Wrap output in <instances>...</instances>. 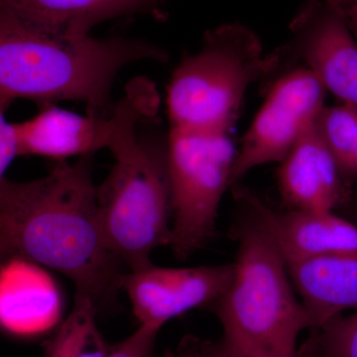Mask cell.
<instances>
[{"mask_svg":"<svg viewBox=\"0 0 357 357\" xmlns=\"http://www.w3.org/2000/svg\"><path fill=\"white\" fill-rule=\"evenodd\" d=\"M158 333L151 326H139L128 338L112 345L107 357H152Z\"/></svg>","mask_w":357,"mask_h":357,"instance_id":"cell-18","label":"cell"},{"mask_svg":"<svg viewBox=\"0 0 357 357\" xmlns=\"http://www.w3.org/2000/svg\"><path fill=\"white\" fill-rule=\"evenodd\" d=\"M234 273V263L188 268L151 264L122 273L119 289L128 295L139 326L160 331L171 319L217 302L229 288Z\"/></svg>","mask_w":357,"mask_h":357,"instance_id":"cell-10","label":"cell"},{"mask_svg":"<svg viewBox=\"0 0 357 357\" xmlns=\"http://www.w3.org/2000/svg\"><path fill=\"white\" fill-rule=\"evenodd\" d=\"M98 310L89 296L76 291L72 311L47 342L45 357H107L112 345L98 330Z\"/></svg>","mask_w":357,"mask_h":357,"instance_id":"cell-15","label":"cell"},{"mask_svg":"<svg viewBox=\"0 0 357 357\" xmlns=\"http://www.w3.org/2000/svg\"><path fill=\"white\" fill-rule=\"evenodd\" d=\"M312 332L298 356L357 357V311L340 314Z\"/></svg>","mask_w":357,"mask_h":357,"instance_id":"cell-17","label":"cell"},{"mask_svg":"<svg viewBox=\"0 0 357 357\" xmlns=\"http://www.w3.org/2000/svg\"><path fill=\"white\" fill-rule=\"evenodd\" d=\"M344 178L314 122L281 162L279 191L289 210L333 211L347 195Z\"/></svg>","mask_w":357,"mask_h":357,"instance_id":"cell-11","label":"cell"},{"mask_svg":"<svg viewBox=\"0 0 357 357\" xmlns=\"http://www.w3.org/2000/svg\"><path fill=\"white\" fill-rule=\"evenodd\" d=\"M289 41L276 53V77L296 67L316 75L326 91L357 107V43L344 18L319 0H307L290 24Z\"/></svg>","mask_w":357,"mask_h":357,"instance_id":"cell-9","label":"cell"},{"mask_svg":"<svg viewBox=\"0 0 357 357\" xmlns=\"http://www.w3.org/2000/svg\"><path fill=\"white\" fill-rule=\"evenodd\" d=\"M159 105L156 86L146 77L129 83L110 116H83L45 103L31 119L14 123L20 156L36 155L61 161L102 149L119 153L139 140L140 122L153 117Z\"/></svg>","mask_w":357,"mask_h":357,"instance_id":"cell-7","label":"cell"},{"mask_svg":"<svg viewBox=\"0 0 357 357\" xmlns=\"http://www.w3.org/2000/svg\"><path fill=\"white\" fill-rule=\"evenodd\" d=\"M168 54L137 39L53 34L0 6V110L18 98L40 103L75 100L86 114L107 117L115 79L140 61L165 62Z\"/></svg>","mask_w":357,"mask_h":357,"instance_id":"cell-2","label":"cell"},{"mask_svg":"<svg viewBox=\"0 0 357 357\" xmlns=\"http://www.w3.org/2000/svg\"><path fill=\"white\" fill-rule=\"evenodd\" d=\"M244 210L231 283L215 302L222 342L236 357L298 356L297 340L311 321L298 300L287 262L248 190L236 188Z\"/></svg>","mask_w":357,"mask_h":357,"instance_id":"cell-3","label":"cell"},{"mask_svg":"<svg viewBox=\"0 0 357 357\" xmlns=\"http://www.w3.org/2000/svg\"><path fill=\"white\" fill-rule=\"evenodd\" d=\"M344 18L352 34L357 38V4L352 6L344 13Z\"/></svg>","mask_w":357,"mask_h":357,"instance_id":"cell-22","label":"cell"},{"mask_svg":"<svg viewBox=\"0 0 357 357\" xmlns=\"http://www.w3.org/2000/svg\"><path fill=\"white\" fill-rule=\"evenodd\" d=\"M316 126L344 177L357 176V107H325Z\"/></svg>","mask_w":357,"mask_h":357,"instance_id":"cell-16","label":"cell"},{"mask_svg":"<svg viewBox=\"0 0 357 357\" xmlns=\"http://www.w3.org/2000/svg\"><path fill=\"white\" fill-rule=\"evenodd\" d=\"M294 357H298V356H294Z\"/></svg>","mask_w":357,"mask_h":357,"instance_id":"cell-23","label":"cell"},{"mask_svg":"<svg viewBox=\"0 0 357 357\" xmlns=\"http://www.w3.org/2000/svg\"><path fill=\"white\" fill-rule=\"evenodd\" d=\"M93 157L61 160L29 182L0 178V250L65 275L98 309L114 302L122 272L103 236Z\"/></svg>","mask_w":357,"mask_h":357,"instance_id":"cell-1","label":"cell"},{"mask_svg":"<svg viewBox=\"0 0 357 357\" xmlns=\"http://www.w3.org/2000/svg\"><path fill=\"white\" fill-rule=\"evenodd\" d=\"M20 157L17 134L15 124L4 119L1 114L0 119V178H4L7 169L10 167L14 159Z\"/></svg>","mask_w":357,"mask_h":357,"instance_id":"cell-19","label":"cell"},{"mask_svg":"<svg viewBox=\"0 0 357 357\" xmlns=\"http://www.w3.org/2000/svg\"><path fill=\"white\" fill-rule=\"evenodd\" d=\"M249 194L286 262L357 253V227L333 211L277 213L255 194Z\"/></svg>","mask_w":357,"mask_h":357,"instance_id":"cell-12","label":"cell"},{"mask_svg":"<svg viewBox=\"0 0 357 357\" xmlns=\"http://www.w3.org/2000/svg\"><path fill=\"white\" fill-rule=\"evenodd\" d=\"M279 64L276 51L264 53L248 26L225 23L208 30L199 51L182 59L167 86L170 129L229 134L246 89L273 79Z\"/></svg>","mask_w":357,"mask_h":357,"instance_id":"cell-4","label":"cell"},{"mask_svg":"<svg viewBox=\"0 0 357 357\" xmlns=\"http://www.w3.org/2000/svg\"><path fill=\"white\" fill-rule=\"evenodd\" d=\"M114 157L109 176L98 185V215L107 248L134 271L153 264L155 249L171 243L167 141L139 138Z\"/></svg>","mask_w":357,"mask_h":357,"instance_id":"cell-5","label":"cell"},{"mask_svg":"<svg viewBox=\"0 0 357 357\" xmlns=\"http://www.w3.org/2000/svg\"><path fill=\"white\" fill-rule=\"evenodd\" d=\"M171 0H0L21 20L53 34L86 35L95 26L132 16L167 17Z\"/></svg>","mask_w":357,"mask_h":357,"instance_id":"cell-13","label":"cell"},{"mask_svg":"<svg viewBox=\"0 0 357 357\" xmlns=\"http://www.w3.org/2000/svg\"><path fill=\"white\" fill-rule=\"evenodd\" d=\"M319 1L323 2L326 6L337 11L342 17H344V13H347L349 8H351L352 6H356L357 4V0H319Z\"/></svg>","mask_w":357,"mask_h":357,"instance_id":"cell-21","label":"cell"},{"mask_svg":"<svg viewBox=\"0 0 357 357\" xmlns=\"http://www.w3.org/2000/svg\"><path fill=\"white\" fill-rule=\"evenodd\" d=\"M237 152L229 134L170 129L167 169L172 203L170 248L187 258L210 241Z\"/></svg>","mask_w":357,"mask_h":357,"instance_id":"cell-6","label":"cell"},{"mask_svg":"<svg viewBox=\"0 0 357 357\" xmlns=\"http://www.w3.org/2000/svg\"><path fill=\"white\" fill-rule=\"evenodd\" d=\"M164 357H236L220 342L218 345L199 344V342H187L178 351H166Z\"/></svg>","mask_w":357,"mask_h":357,"instance_id":"cell-20","label":"cell"},{"mask_svg":"<svg viewBox=\"0 0 357 357\" xmlns=\"http://www.w3.org/2000/svg\"><path fill=\"white\" fill-rule=\"evenodd\" d=\"M326 89L314 73L296 67L267 83L266 98L244 136L232 167L234 185L255 167L281 163L326 107Z\"/></svg>","mask_w":357,"mask_h":357,"instance_id":"cell-8","label":"cell"},{"mask_svg":"<svg viewBox=\"0 0 357 357\" xmlns=\"http://www.w3.org/2000/svg\"><path fill=\"white\" fill-rule=\"evenodd\" d=\"M311 330L325 325L349 309H357V253L288 262Z\"/></svg>","mask_w":357,"mask_h":357,"instance_id":"cell-14","label":"cell"}]
</instances>
